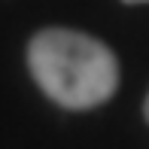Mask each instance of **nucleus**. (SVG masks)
Here are the masks:
<instances>
[{
    "label": "nucleus",
    "mask_w": 149,
    "mask_h": 149,
    "mask_svg": "<svg viewBox=\"0 0 149 149\" xmlns=\"http://www.w3.org/2000/svg\"><path fill=\"white\" fill-rule=\"evenodd\" d=\"M143 116H146V122H149V94H146V104H143Z\"/></svg>",
    "instance_id": "2"
},
{
    "label": "nucleus",
    "mask_w": 149,
    "mask_h": 149,
    "mask_svg": "<svg viewBox=\"0 0 149 149\" xmlns=\"http://www.w3.org/2000/svg\"><path fill=\"white\" fill-rule=\"evenodd\" d=\"M122 3H149V0H122Z\"/></svg>",
    "instance_id": "3"
},
{
    "label": "nucleus",
    "mask_w": 149,
    "mask_h": 149,
    "mask_svg": "<svg viewBox=\"0 0 149 149\" xmlns=\"http://www.w3.org/2000/svg\"><path fill=\"white\" fill-rule=\"evenodd\" d=\"M33 82L64 110H94L119 88V58L107 43L73 28H43L28 43Z\"/></svg>",
    "instance_id": "1"
}]
</instances>
